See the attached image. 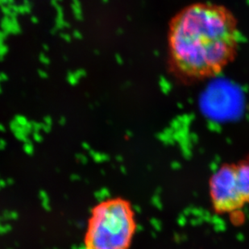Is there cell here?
Returning <instances> with one entry per match:
<instances>
[{
  "instance_id": "cell-1",
  "label": "cell",
  "mask_w": 249,
  "mask_h": 249,
  "mask_svg": "<svg viewBox=\"0 0 249 249\" xmlns=\"http://www.w3.org/2000/svg\"><path fill=\"white\" fill-rule=\"evenodd\" d=\"M238 25L226 7L194 3L174 16L168 43L173 67L182 76L202 79L220 73L238 47Z\"/></svg>"
},
{
  "instance_id": "cell-2",
  "label": "cell",
  "mask_w": 249,
  "mask_h": 249,
  "mask_svg": "<svg viewBox=\"0 0 249 249\" xmlns=\"http://www.w3.org/2000/svg\"><path fill=\"white\" fill-rule=\"evenodd\" d=\"M136 229L133 211L127 202H104L93 211L86 245L89 249H127Z\"/></svg>"
},
{
  "instance_id": "cell-3",
  "label": "cell",
  "mask_w": 249,
  "mask_h": 249,
  "mask_svg": "<svg viewBox=\"0 0 249 249\" xmlns=\"http://www.w3.org/2000/svg\"><path fill=\"white\" fill-rule=\"evenodd\" d=\"M212 206L219 214L239 211L249 203V160L222 166L210 183Z\"/></svg>"
},
{
  "instance_id": "cell-4",
  "label": "cell",
  "mask_w": 249,
  "mask_h": 249,
  "mask_svg": "<svg viewBox=\"0 0 249 249\" xmlns=\"http://www.w3.org/2000/svg\"><path fill=\"white\" fill-rule=\"evenodd\" d=\"M110 191L107 188H102L95 193V198L100 202H107V199L110 198Z\"/></svg>"
},
{
  "instance_id": "cell-5",
  "label": "cell",
  "mask_w": 249,
  "mask_h": 249,
  "mask_svg": "<svg viewBox=\"0 0 249 249\" xmlns=\"http://www.w3.org/2000/svg\"><path fill=\"white\" fill-rule=\"evenodd\" d=\"M89 153L92 156V158L94 159V161L96 162H103L108 160V156L107 154L105 153H101L98 152H94L93 150H89Z\"/></svg>"
},
{
  "instance_id": "cell-6",
  "label": "cell",
  "mask_w": 249,
  "mask_h": 249,
  "mask_svg": "<svg viewBox=\"0 0 249 249\" xmlns=\"http://www.w3.org/2000/svg\"><path fill=\"white\" fill-rule=\"evenodd\" d=\"M40 198L41 200V203L43 207L47 210V211H49L50 210V202H49V198L48 194L46 193V192L44 191H41L40 192Z\"/></svg>"
},
{
  "instance_id": "cell-7",
  "label": "cell",
  "mask_w": 249,
  "mask_h": 249,
  "mask_svg": "<svg viewBox=\"0 0 249 249\" xmlns=\"http://www.w3.org/2000/svg\"><path fill=\"white\" fill-rule=\"evenodd\" d=\"M23 149L25 151L26 153L28 154H32L33 152V150H34V148H33V145L31 142H29V140L26 141L24 145H23Z\"/></svg>"
},
{
  "instance_id": "cell-8",
  "label": "cell",
  "mask_w": 249,
  "mask_h": 249,
  "mask_svg": "<svg viewBox=\"0 0 249 249\" xmlns=\"http://www.w3.org/2000/svg\"><path fill=\"white\" fill-rule=\"evenodd\" d=\"M7 216V218L11 219H16L17 218V214L15 211H10V212H6L5 213V217Z\"/></svg>"
},
{
  "instance_id": "cell-9",
  "label": "cell",
  "mask_w": 249,
  "mask_h": 249,
  "mask_svg": "<svg viewBox=\"0 0 249 249\" xmlns=\"http://www.w3.org/2000/svg\"><path fill=\"white\" fill-rule=\"evenodd\" d=\"M77 159L79 160L82 163H86V161H87V158H86V157L84 155L78 154V155H77Z\"/></svg>"
},
{
  "instance_id": "cell-10",
  "label": "cell",
  "mask_w": 249,
  "mask_h": 249,
  "mask_svg": "<svg viewBox=\"0 0 249 249\" xmlns=\"http://www.w3.org/2000/svg\"><path fill=\"white\" fill-rule=\"evenodd\" d=\"M33 137H34V139L36 140V141H39V142H41V141L42 140V136H41V134L37 133V132H36L34 133Z\"/></svg>"
},
{
  "instance_id": "cell-11",
  "label": "cell",
  "mask_w": 249,
  "mask_h": 249,
  "mask_svg": "<svg viewBox=\"0 0 249 249\" xmlns=\"http://www.w3.org/2000/svg\"><path fill=\"white\" fill-rule=\"evenodd\" d=\"M5 146H6V143H5V141H4V140H0V149L3 148Z\"/></svg>"
},
{
  "instance_id": "cell-12",
  "label": "cell",
  "mask_w": 249,
  "mask_h": 249,
  "mask_svg": "<svg viewBox=\"0 0 249 249\" xmlns=\"http://www.w3.org/2000/svg\"><path fill=\"white\" fill-rule=\"evenodd\" d=\"M75 249H89L88 247H87V245H86V246H80V247H77Z\"/></svg>"
},
{
  "instance_id": "cell-13",
  "label": "cell",
  "mask_w": 249,
  "mask_h": 249,
  "mask_svg": "<svg viewBox=\"0 0 249 249\" xmlns=\"http://www.w3.org/2000/svg\"><path fill=\"white\" fill-rule=\"evenodd\" d=\"M83 147H84V148H86V149H87V150H90L89 146L87 145L86 143H83Z\"/></svg>"
}]
</instances>
